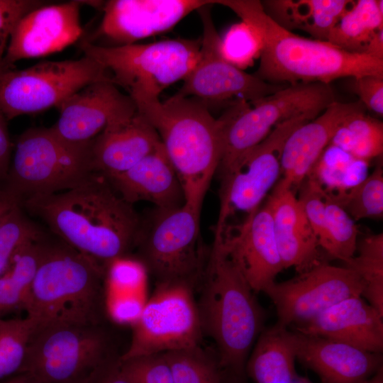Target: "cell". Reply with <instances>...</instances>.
I'll use <instances>...</instances> for the list:
<instances>
[{
    "label": "cell",
    "instance_id": "obj_1",
    "mask_svg": "<svg viewBox=\"0 0 383 383\" xmlns=\"http://www.w3.org/2000/svg\"><path fill=\"white\" fill-rule=\"evenodd\" d=\"M21 206L59 240L104 267L136 246L141 215L101 174L92 172L71 189Z\"/></svg>",
    "mask_w": 383,
    "mask_h": 383
},
{
    "label": "cell",
    "instance_id": "obj_2",
    "mask_svg": "<svg viewBox=\"0 0 383 383\" xmlns=\"http://www.w3.org/2000/svg\"><path fill=\"white\" fill-rule=\"evenodd\" d=\"M242 21L258 31L262 43L260 65L254 74L272 84L319 82L343 77H383V60L365 53L345 51L328 41L307 38L284 29L265 11L260 1L218 0Z\"/></svg>",
    "mask_w": 383,
    "mask_h": 383
},
{
    "label": "cell",
    "instance_id": "obj_3",
    "mask_svg": "<svg viewBox=\"0 0 383 383\" xmlns=\"http://www.w3.org/2000/svg\"><path fill=\"white\" fill-rule=\"evenodd\" d=\"M158 134L182 186L184 202L200 209L222 154L221 117L203 101L173 95L135 105Z\"/></svg>",
    "mask_w": 383,
    "mask_h": 383
},
{
    "label": "cell",
    "instance_id": "obj_4",
    "mask_svg": "<svg viewBox=\"0 0 383 383\" xmlns=\"http://www.w3.org/2000/svg\"><path fill=\"white\" fill-rule=\"evenodd\" d=\"M106 289L104 266L47 235L24 309L37 326L101 324Z\"/></svg>",
    "mask_w": 383,
    "mask_h": 383
},
{
    "label": "cell",
    "instance_id": "obj_5",
    "mask_svg": "<svg viewBox=\"0 0 383 383\" xmlns=\"http://www.w3.org/2000/svg\"><path fill=\"white\" fill-rule=\"evenodd\" d=\"M201 279L202 331L214 340L219 365L240 372L264 329L265 312L220 243L213 242Z\"/></svg>",
    "mask_w": 383,
    "mask_h": 383
},
{
    "label": "cell",
    "instance_id": "obj_6",
    "mask_svg": "<svg viewBox=\"0 0 383 383\" xmlns=\"http://www.w3.org/2000/svg\"><path fill=\"white\" fill-rule=\"evenodd\" d=\"M335 101L331 84L312 82L288 84L252 103L232 101L221 116L222 154L216 172L221 182L277 126L301 116L313 119Z\"/></svg>",
    "mask_w": 383,
    "mask_h": 383
},
{
    "label": "cell",
    "instance_id": "obj_7",
    "mask_svg": "<svg viewBox=\"0 0 383 383\" xmlns=\"http://www.w3.org/2000/svg\"><path fill=\"white\" fill-rule=\"evenodd\" d=\"M200 46V40L182 38L114 47L80 44L84 56L102 65L135 105L159 99L167 87L183 81L197 62Z\"/></svg>",
    "mask_w": 383,
    "mask_h": 383
},
{
    "label": "cell",
    "instance_id": "obj_8",
    "mask_svg": "<svg viewBox=\"0 0 383 383\" xmlns=\"http://www.w3.org/2000/svg\"><path fill=\"white\" fill-rule=\"evenodd\" d=\"M91 143H70L51 128L26 130L16 140L3 189L21 205L29 198L78 185L94 172Z\"/></svg>",
    "mask_w": 383,
    "mask_h": 383
},
{
    "label": "cell",
    "instance_id": "obj_9",
    "mask_svg": "<svg viewBox=\"0 0 383 383\" xmlns=\"http://www.w3.org/2000/svg\"><path fill=\"white\" fill-rule=\"evenodd\" d=\"M112 359L101 324L40 325L30 336L20 374L41 383H91Z\"/></svg>",
    "mask_w": 383,
    "mask_h": 383
},
{
    "label": "cell",
    "instance_id": "obj_10",
    "mask_svg": "<svg viewBox=\"0 0 383 383\" xmlns=\"http://www.w3.org/2000/svg\"><path fill=\"white\" fill-rule=\"evenodd\" d=\"M201 209L187 203L156 208L141 216L137 257L157 279L194 284L201 279L209 255L201 239Z\"/></svg>",
    "mask_w": 383,
    "mask_h": 383
},
{
    "label": "cell",
    "instance_id": "obj_11",
    "mask_svg": "<svg viewBox=\"0 0 383 383\" xmlns=\"http://www.w3.org/2000/svg\"><path fill=\"white\" fill-rule=\"evenodd\" d=\"M112 82L109 72L94 60L43 61L0 76V111L7 121L18 116L58 107L88 84ZM113 83V82H112Z\"/></svg>",
    "mask_w": 383,
    "mask_h": 383
},
{
    "label": "cell",
    "instance_id": "obj_12",
    "mask_svg": "<svg viewBox=\"0 0 383 383\" xmlns=\"http://www.w3.org/2000/svg\"><path fill=\"white\" fill-rule=\"evenodd\" d=\"M193 284L159 282L132 323V338L121 360L199 345L202 328Z\"/></svg>",
    "mask_w": 383,
    "mask_h": 383
},
{
    "label": "cell",
    "instance_id": "obj_13",
    "mask_svg": "<svg viewBox=\"0 0 383 383\" xmlns=\"http://www.w3.org/2000/svg\"><path fill=\"white\" fill-rule=\"evenodd\" d=\"M209 6L197 10L203 26L199 58L175 94L195 98L209 106V104L231 103L232 99L252 103L288 85L267 82L223 57L221 36L213 22Z\"/></svg>",
    "mask_w": 383,
    "mask_h": 383
},
{
    "label": "cell",
    "instance_id": "obj_14",
    "mask_svg": "<svg viewBox=\"0 0 383 383\" xmlns=\"http://www.w3.org/2000/svg\"><path fill=\"white\" fill-rule=\"evenodd\" d=\"M311 120L301 116L277 126L245 156L232 174L221 182L214 239L221 237L230 216L236 212L248 216L265 201L281 175V156L287 138L296 128Z\"/></svg>",
    "mask_w": 383,
    "mask_h": 383
},
{
    "label": "cell",
    "instance_id": "obj_15",
    "mask_svg": "<svg viewBox=\"0 0 383 383\" xmlns=\"http://www.w3.org/2000/svg\"><path fill=\"white\" fill-rule=\"evenodd\" d=\"M363 284L345 266L322 261L284 282H274L263 292L274 304L277 324L288 328L311 320L336 303L362 296Z\"/></svg>",
    "mask_w": 383,
    "mask_h": 383
},
{
    "label": "cell",
    "instance_id": "obj_16",
    "mask_svg": "<svg viewBox=\"0 0 383 383\" xmlns=\"http://www.w3.org/2000/svg\"><path fill=\"white\" fill-rule=\"evenodd\" d=\"M216 0H109L101 6V23L84 41L114 47L166 32L191 12Z\"/></svg>",
    "mask_w": 383,
    "mask_h": 383
},
{
    "label": "cell",
    "instance_id": "obj_17",
    "mask_svg": "<svg viewBox=\"0 0 383 383\" xmlns=\"http://www.w3.org/2000/svg\"><path fill=\"white\" fill-rule=\"evenodd\" d=\"M57 109L60 116L51 129L63 140L76 145L90 143L108 126L137 111L132 99L107 81L87 85Z\"/></svg>",
    "mask_w": 383,
    "mask_h": 383
},
{
    "label": "cell",
    "instance_id": "obj_18",
    "mask_svg": "<svg viewBox=\"0 0 383 383\" xmlns=\"http://www.w3.org/2000/svg\"><path fill=\"white\" fill-rule=\"evenodd\" d=\"M233 231L226 228L220 243L254 292H264L284 270L275 240L267 199Z\"/></svg>",
    "mask_w": 383,
    "mask_h": 383
},
{
    "label": "cell",
    "instance_id": "obj_19",
    "mask_svg": "<svg viewBox=\"0 0 383 383\" xmlns=\"http://www.w3.org/2000/svg\"><path fill=\"white\" fill-rule=\"evenodd\" d=\"M79 1L41 6L25 15L13 29L4 57L6 70L18 60L59 52L83 33Z\"/></svg>",
    "mask_w": 383,
    "mask_h": 383
},
{
    "label": "cell",
    "instance_id": "obj_20",
    "mask_svg": "<svg viewBox=\"0 0 383 383\" xmlns=\"http://www.w3.org/2000/svg\"><path fill=\"white\" fill-rule=\"evenodd\" d=\"M360 101H334L315 118L296 128L287 138L281 156V175L277 183L298 187L312 172L340 124L351 115L365 111Z\"/></svg>",
    "mask_w": 383,
    "mask_h": 383
},
{
    "label": "cell",
    "instance_id": "obj_21",
    "mask_svg": "<svg viewBox=\"0 0 383 383\" xmlns=\"http://www.w3.org/2000/svg\"><path fill=\"white\" fill-rule=\"evenodd\" d=\"M296 328L304 334L368 352L381 353L383 350V315L360 296L336 303Z\"/></svg>",
    "mask_w": 383,
    "mask_h": 383
},
{
    "label": "cell",
    "instance_id": "obj_22",
    "mask_svg": "<svg viewBox=\"0 0 383 383\" xmlns=\"http://www.w3.org/2000/svg\"><path fill=\"white\" fill-rule=\"evenodd\" d=\"M295 339L296 359L323 383H365L382 367L381 353L298 331Z\"/></svg>",
    "mask_w": 383,
    "mask_h": 383
},
{
    "label": "cell",
    "instance_id": "obj_23",
    "mask_svg": "<svg viewBox=\"0 0 383 383\" xmlns=\"http://www.w3.org/2000/svg\"><path fill=\"white\" fill-rule=\"evenodd\" d=\"M267 199L284 268L294 267L301 273L324 261L317 238L294 190L277 183Z\"/></svg>",
    "mask_w": 383,
    "mask_h": 383
},
{
    "label": "cell",
    "instance_id": "obj_24",
    "mask_svg": "<svg viewBox=\"0 0 383 383\" xmlns=\"http://www.w3.org/2000/svg\"><path fill=\"white\" fill-rule=\"evenodd\" d=\"M161 145L155 128L137 111L94 138L90 146L92 170L104 176L125 172Z\"/></svg>",
    "mask_w": 383,
    "mask_h": 383
},
{
    "label": "cell",
    "instance_id": "obj_25",
    "mask_svg": "<svg viewBox=\"0 0 383 383\" xmlns=\"http://www.w3.org/2000/svg\"><path fill=\"white\" fill-rule=\"evenodd\" d=\"M105 177L133 205L147 201L156 208H171L184 203L182 184L162 144L129 170Z\"/></svg>",
    "mask_w": 383,
    "mask_h": 383
},
{
    "label": "cell",
    "instance_id": "obj_26",
    "mask_svg": "<svg viewBox=\"0 0 383 383\" xmlns=\"http://www.w3.org/2000/svg\"><path fill=\"white\" fill-rule=\"evenodd\" d=\"M354 1L267 0L261 1L266 13L286 30H300L313 39L327 41L343 14Z\"/></svg>",
    "mask_w": 383,
    "mask_h": 383
},
{
    "label": "cell",
    "instance_id": "obj_27",
    "mask_svg": "<svg viewBox=\"0 0 383 383\" xmlns=\"http://www.w3.org/2000/svg\"><path fill=\"white\" fill-rule=\"evenodd\" d=\"M247 360L255 383H295V332L277 323L264 328Z\"/></svg>",
    "mask_w": 383,
    "mask_h": 383
},
{
    "label": "cell",
    "instance_id": "obj_28",
    "mask_svg": "<svg viewBox=\"0 0 383 383\" xmlns=\"http://www.w3.org/2000/svg\"><path fill=\"white\" fill-rule=\"evenodd\" d=\"M383 1L357 0L343 14L327 41L349 52L365 53L374 35L383 29Z\"/></svg>",
    "mask_w": 383,
    "mask_h": 383
},
{
    "label": "cell",
    "instance_id": "obj_29",
    "mask_svg": "<svg viewBox=\"0 0 383 383\" xmlns=\"http://www.w3.org/2000/svg\"><path fill=\"white\" fill-rule=\"evenodd\" d=\"M46 237L24 245L0 276V317L16 309H24Z\"/></svg>",
    "mask_w": 383,
    "mask_h": 383
},
{
    "label": "cell",
    "instance_id": "obj_30",
    "mask_svg": "<svg viewBox=\"0 0 383 383\" xmlns=\"http://www.w3.org/2000/svg\"><path fill=\"white\" fill-rule=\"evenodd\" d=\"M329 145L353 158L369 162L383 152V123L366 114L355 113L338 127Z\"/></svg>",
    "mask_w": 383,
    "mask_h": 383
},
{
    "label": "cell",
    "instance_id": "obj_31",
    "mask_svg": "<svg viewBox=\"0 0 383 383\" xmlns=\"http://www.w3.org/2000/svg\"><path fill=\"white\" fill-rule=\"evenodd\" d=\"M344 266L363 284L362 297L383 315V233L367 235L357 242L355 254Z\"/></svg>",
    "mask_w": 383,
    "mask_h": 383
},
{
    "label": "cell",
    "instance_id": "obj_32",
    "mask_svg": "<svg viewBox=\"0 0 383 383\" xmlns=\"http://www.w3.org/2000/svg\"><path fill=\"white\" fill-rule=\"evenodd\" d=\"M326 192L330 199L342 208L355 221L363 218H382V164L377 165L370 174L352 187L338 191L336 194Z\"/></svg>",
    "mask_w": 383,
    "mask_h": 383
},
{
    "label": "cell",
    "instance_id": "obj_33",
    "mask_svg": "<svg viewBox=\"0 0 383 383\" xmlns=\"http://www.w3.org/2000/svg\"><path fill=\"white\" fill-rule=\"evenodd\" d=\"M37 326L33 318L0 317V381L21 373L30 336Z\"/></svg>",
    "mask_w": 383,
    "mask_h": 383
},
{
    "label": "cell",
    "instance_id": "obj_34",
    "mask_svg": "<svg viewBox=\"0 0 383 383\" xmlns=\"http://www.w3.org/2000/svg\"><path fill=\"white\" fill-rule=\"evenodd\" d=\"M45 235L26 215L21 205L15 206L0 226V276L8 270L14 256L24 245Z\"/></svg>",
    "mask_w": 383,
    "mask_h": 383
},
{
    "label": "cell",
    "instance_id": "obj_35",
    "mask_svg": "<svg viewBox=\"0 0 383 383\" xmlns=\"http://www.w3.org/2000/svg\"><path fill=\"white\" fill-rule=\"evenodd\" d=\"M174 383H221L216 363L199 345L162 353Z\"/></svg>",
    "mask_w": 383,
    "mask_h": 383
},
{
    "label": "cell",
    "instance_id": "obj_36",
    "mask_svg": "<svg viewBox=\"0 0 383 383\" xmlns=\"http://www.w3.org/2000/svg\"><path fill=\"white\" fill-rule=\"evenodd\" d=\"M323 197L331 244L329 257L345 263L355 255L358 228L355 221L330 199L324 188Z\"/></svg>",
    "mask_w": 383,
    "mask_h": 383
},
{
    "label": "cell",
    "instance_id": "obj_37",
    "mask_svg": "<svg viewBox=\"0 0 383 383\" xmlns=\"http://www.w3.org/2000/svg\"><path fill=\"white\" fill-rule=\"evenodd\" d=\"M262 48L258 31L244 21L232 25L223 37H221L220 50L223 57L243 70L260 57Z\"/></svg>",
    "mask_w": 383,
    "mask_h": 383
},
{
    "label": "cell",
    "instance_id": "obj_38",
    "mask_svg": "<svg viewBox=\"0 0 383 383\" xmlns=\"http://www.w3.org/2000/svg\"><path fill=\"white\" fill-rule=\"evenodd\" d=\"M297 197L307 220L314 233L318 245L329 256L331 250L323 197V187L311 172L298 187Z\"/></svg>",
    "mask_w": 383,
    "mask_h": 383
},
{
    "label": "cell",
    "instance_id": "obj_39",
    "mask_svg": "<svg viewBox=\"0 0 383 383\" xmlns=\"http://www.w3.org/2000/svg\"><path fill=\"white\" fill-rule=\"evenodd\" d=\"M118 361L121 371L132 383H174L162 353Z\"/></svg>",
    "mask_w": 383,
    "mask_h": 383
},
{
    "label": "cell",
    "instance_id": "obj_40",
    "mask_svg": "<svg viewBox=\"0 0 383 383\" xmlns=\"http://www.w3.org/2000/svg\"><path fill=\"white\" fill-rule=\"evenodd\" d=\"M45 3L36 0H0V54L4 55L10 36L20 20Z\"/></svg>",
    "mask_w": 383,
    "mask_h": 383
},
{
    "label": "cell",
    "instance_id": "obj_41",
    "mask_svg": "<svg viewBox=\"0 0 383 383\" xmlns=\"http://www.w3.org/2000/svg\"><path fill=\"white\" fill-rule=\"evenodd\" d=\"M349 88L358 97L366 109L383 115V77L365 75L350 78Z\"/></svg>",
    "mask_w": 383,
    "mask_h": 383
},
{
    "label": "cell",
    "instance_id": "obj_42",
    "mask_svg": "<svg viewBox=\"0 0 383 383\" xmlns=\"http://www.w3.org/2000/svg\"><path fill=\"white\" fill-rule=\"evenodd\" d=\"M145 302L138 297L121 296L112 304L111 315L120 322H129L132 324L140 313Z\"/></svg>",
    "mask_w": 383,
    "mask_h": 383
},
{
    "label": "cell",
    "instance_id": "obj_43",
    "mask_svg": "<svg viewBox=\"0 0 383 383\" xmlns=\"http://www.w3.org/2000/svg\"><path fill=\"white\" fill-rule=\"evenodd\" d=\"M7 121L0 111V181L6 179L11 160L12 144L9 134Z\"/></svg>",
    "mask_w": 383,
    "mask_h": 383
},
{
    "label": "cell",
    "instance_id": "obj_44",
    "mask_svg": "<svg viewBox=\"0 0 383 383\" xmlns=\"http://www.w3.org/2000/svg\"><path fill=\"white\" fill-rule=\"evenodd\" d=\"M118 359L107 362L91 383H132L121 371Z\"/></svg>",
    "mask_w": 383,
    "mask_h": 383
},
{
    "label": "cell",
    "instance_id": "obj_45",
    "mask_svg": "<svg viewBox=\"0 0 383 383\" xmlns=\"http://www.w3.org/2000/svg\"><path fill=\"white\" fill-rule=\"evenodd\" d=\"M365 54L383 60V29L377 31L369 42Z\"/></svg>",
    "mask_w": 383,
    "mask_h": 383
},
{
    "label": "cell",
    "instance_id": "obj_46",
    "mask_svg": "<svg viewBox=\"0 0 383 383\" xmlns=\"http://www.w3.org/2000/svg\"><path fill=\"white\" fill-rule=\"evenodd\" d=\"M17 205H20L18 201L4 189H0V226L6 216Z\"/></svg>",
    "mask_w": 383,
    "mask_h": 383
},
{
    "label": "cell",
    "instance_id": "obj_47",
    "mask_svg": "<svg viewBox=\"0 0 383 383\" xmlns=\"http://www.w3.org/2000/svg\"><path fill=\"white\" fill-rule=\"evenodd\" d=\"M3 383H41L34 377L25 373L18 374L2 380Z\"/></svg>",
    "mask_w": 383,
    "mask_h": 383
},
{
    "label": "cell",
    "instance_id": "obj_48",
    "mask_svg": "<svg viewBox=\"0 0 383 383\" xmlns=\"http://www.w3.org/2000/svg\"><path fill=\"white\" fill-rule=\"evenodd\" d=\"M365 383H383V368L382 367Z\"/></svg>",
    "mask_w": 383,
    "mask_h": 383
},
{
    "label": "cell",
    "instance_id": "obj_49",
    "mask_svg": "<svg viewBox=\"0 0 383 383\" xmlns=\"http://www.w3.org/2000/svg\"><path fill=\"white\" fill-rule=\"evenodd\" d=\"M3 57L4 56L0 54V76L4 73L6 71H8V70H6L4 67V65H3Z\"/></svg>",
    "mask_w": 383,
    "mask_h": 383
},
{
    "label": "cell",
    "instance_id": "obj_50",
    "mask_svg": "<svg viewBox=\"0 0 383 383\" xmlns=\"http://www.w3.org/2000/svg\"><path fill=\"white\" fill-rule=\"evenodd\" d=\"M0 383H3V382H2V381H0Z\"/></svg>",
    "mask_w": 383,
    "mask_h": 383
},
{
    "label": "cell",
    "instance_id": "obj_51",
    "mask_svg": "<svg viewBox=\"0 0 383 383\" xmlns=\"http://www.w3.org/2000/svg\"><path fill=\"white\" fill-rule=\"evenodd\" d=\"M302 383H307V382H302Z\"/></svg>",
    "mask_w": 383,
    "mask_h": 383
}]
</instances>
